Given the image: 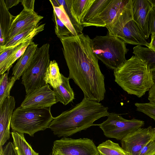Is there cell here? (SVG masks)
Listing matches in <instances>:
<instances>
[{
  "instance_id": "43",
  "label": "cell",
  "mask_w": 155,
  "mask_h": 155,
  "mask_svg": "<svg viewBox=\"0 0 155 155\" xmlns=\"http://www.w3.org/2000/svg\"></svg>"
},
{
  "instance_id": "16",
  "label": "cell",
  "mask_w": 155,
  "mask_h": 155,
  "mask_svg": "<svg viewBox=\"0 0 155 155\" xmlns=\"http://www.w3.org/2000/svg\"><path fill=\"white\" fill-rule=\"evenodd\" d=\"M43 18L35 11L23 9L15 16L10 29L8 40L29 27L38 24Z\"/></svg>"
},
{
  "instance_id": "30",
  "label": "cell",
  "mask_w": 155,
  "mask_h": 155,
  "mask_svg": "<svg viewBox=\"0 0 155 155\" xmlns=\"http://www.w3.org/2000/svg\"><path fill=\"white\" fill-rule=\"evenodd\" d=\"M137 111L142 112L152 118L155 121V103L150 102L148 103L135 104Z\"/></svg>"
},
{
  "instance_id": "13",
  "label": "cell",
  "mask_w": 155,
  "mask_h": 155,
  "mask_svg": "<svg viewBox=\"0 0 155 155\" xmlns=\"http://www.w3.org/2000/svg\"><path fill=\"white\" fill-rule=\"evenodd\" d=\"M129 0H110L104 10L96 17L85 25L90 26L105 27L110 25L128 2Z\"/></svg>"
},
{
  "instance_id": "35",
  "label": "cell",
  "mask_w": 155,
  "mask_h": 155,
  "mask_svg": "<svg viewBox=\"0 0 155 155\" xmlns=\"http://www.w3.org/2000/svg\"><path fill=\"white\" fill-rule=\"evenodd\" d=\"M35 0H21V2L22 5L24 9L34 11Z\"/></svg>"
},
{
  "instance_id": "2",
  "label": "cell",
  "mask_w": 155,
  "mask_h": 155,
  "mask_svg": "<svg viewBox=\"0 0 155 155\" xmlns=\"http://www.w3.org/2000/svg\"><path fill=\"white\" fill-rule=\"evenodd\" d=\"M107 107L84 97L73 108L54 117L48 128L59 137H67L90 127L100 118L108 116Z\"/></svg>"
},
{
  "instance_id": "20",
  "label": "cell",
  "mask_w": 155,
  "mask_h": 155,
  "mask_svg": "<svg viewBox=\"0 0 155 155\" xmlns=\"http://www.w3.org/2000/svg\"><path fill=\"white\" fill-rule=\"evenodd\" d=\"M62 83L59 87L53 89L57 102L66 105L74 99V94L69 83V79L61 74Z\"/></svg>"
},
{
  "instance_id": "28",
  "label": "cell",
  "mask_w": 155,
  "mask_h": 155,
  "mask_svg": "<svg viewBox=\"0 0 155 155\" xmlns=\"http://www.w3.org/2000/svg\"><path fill=\"white\" fill-rule=\"evenodd\" d=\"M52 6L58 18L69 30L72 35L74 36L78 35L63 6L62 5L58 7Z\"/></svg>"
},
{
  "instance_id": "38",
  "label": "cell",
  "mask_w": 155,
  "mask_h": 155,
  "mask_svg": "<svg viewBox=\"0 0 155 155\" xmlns=\"http://www.w3.org/2000/svg\"><path fill=\"white\" fill-rule=\"evenodd\" d=\"M151 39L148 48L155 51V35H151Z\"/></svg>"
},
{
  "instance_id": "39",
  "label": "cell",
  "mask_w": 155,
  "mask_h": 155,
  "mask_svg": "<svg viewBox=\"0 0 155 155\" xmlns=\"http://www.w3.org/2000/svg\"><path fill=\"white\" fill-rule=\"evenodd\" d=\"M150 71L153 83L155 84V66L150 68Z\"/></svg>"
},
{
  "instance_id": "41",
  "label": "cell",
  "mask_w": 155,
  "mask_h": 155,
  "mask_svg": "<svg viewBox=\"0 0 155 155\" xmlns=\"http://www.w3.org/2000/svg\"><path fill=\"white\" fill-rule=\"evenodd\" d=\"M99 155H103L99 153Z\"/></svg>"
},
{
  "instance_id": "25",
  "label": "cell",
  "mask_w": 155,
  "mask_h": 155,
  "mask_svg": "<svg viewBox=\"0 0 155 155\" xmlns=\"http://www.w3.org/2000/svg\"><path fill=\"white\" fill-rule=\"evenodd\" d=\"M100 153L103 155H128L119 144L108 140L97 147Z\"/></svg>"
},
{
  "instance_id": "3",
  "label": "cell",
  "mask_w": 155,
  "mask_h": 155,
  "mask_svg": "<svg viewBox=\"0 0 155 155\" xmlns=\"http://www.w3.org/2000/svg\"><path fill=\"white\" fill-rule=\"evenodd\" d=\"M115 82L128 94L141 97L154 84L150 67L145 62L132 56L114 70Z\"/></svg>"
},
{
  "instance_id": "14",
  "label": "cell",
  "mask_w": 155,
  "mask_h": 155,
  "mask_svg": "<svg viewBox=\"0 0 155 155\" xmlns=\"http://www.w3.org/2000/svg\"><path fill=\"white\" fill-rule=\"evenodd\" d=\"M133 19L146 39L150 35L148 28L149 14L153 9L149 0H132Z\"/></svg>"
},
{
  "instance_id": "31",
  "label": "cell",
  "mask_w": 155,
  "mask_h": 155,
  "mask_svg": "<svg viewBox=\"0 0 155 155\" xmlns=\"http://www.w3.org/2000/svg\"><path fill=\"white\" fill-rule=\"evenodd\" d=\"M21 44L14 47L5 49L0 51V75H1L4 74L3 71L5 64L9 57L19 48Z\"/></svg>"
},
{
  "instance_id": "29",
  "label": "cell",
  "mask_w": 155,
  "mask_h": 155,
  "mask_svg": "<svg viewBox=\"0 0 155 155\" xmlns=\"http://www.w3.org/2000/svg\"><path fill=\"white\" fill-rule=\"evenodd\" d=\"M52 20L54 24L55 33L59 39L72 35L69 30L58 18L53 10Z\"/></svg>"
},
{
  "instance_id": "40",
  "label": "cell",
  "mask_w": 155,
  "mask_h": 155,
  "mask_svg": "<svg viewBox=\"0 0 155 155\" xmlns=\"http://www.w3.org/2000/svg\"><path fill=\"white\" fill-rule=\"evenodd\" d=\"M153 8L155 9V0H149Z\"/></svg>"
},
{
  "instance_id": "27",
  "label": "cell",
  "mask_w": 155,
  "mask_h": 155,
  "mask_svg": "<svg viewBox=\"0 0 155 155\" xmlns=\"http://www.w3.org/2000/svg\"><path fill=\"white\" fill-rule=\"evenodd\" d=\"M33 42L32 41H30L22 44L19 48L12 54L6 61L3 71L4 74L6 71H9L12 64L22 56L27 47Z\"/></svg>"
},
{
  "instance_id": "23",
  "label": "cell",
  "mask_w": 155,
  "mask_h": 155,
  "mask_svg": "<svg viewBox=\"0 0 155 155\" xmlns=\"http://www.w3.org/2000/svg\"><path fill=\"white\" fill-rule=\"evenodd\" d=\"M134 56L146 62L150 68L155 66V51L141 45L133 48Z\"/></svg>"
},
{
  "instance_id": "32",
  "label": "cell",
  "mask_w": 155,
  "mask_h": 155,
  "mask_svg": "<svg viewBox=\"0 0 155 155\" xmlns=\"http://www.w3.org/2000/svg\"><path fill=\"white\" fill-rule=\"evenodd\" d=\"M138 155H155V140L150 141L145 146Z\"/></svg>"
},
{
  "instance_id": "18",
  "label": "cell",
  "mask_w": 155,
  "mask_h": 155,
  "mask_svg": "<svg viewBox=\"0 0 155 155\" xmlns=\"http://www.w3.org/2000/svg\"><path fill=\"white\" fill-rule=\"evenodd\" d=\"M38 45L34 42L30 45L13 67L12 75L17 80L20 79L31 64L38 48Z\"/></svg>"
},
{
  "instance_id": "8",
  "label": "cell",
  "mask_w": 155,
  "mask_h": 155,
  "mask_svg": "<svg viewBox=\"0 0 155 155\" xmlns=\"http://www.w3.org/2000/svg\"><path fill=\"white\" fill-rule=\"evenodd\" d=\"M144 122L133 118L127 120L115 113H110L106 120L97 124L107 137L121 140L127 135L144 126Z\"/></svg>"
},
{
  "instance_id": "24",
  "label": "cell",
  "mask_w": 155,
  "mask_h": 155,
  "mask_svg": "<svg viewBox=\"0 0 155 155\" xmlns=\"http://www.w3.org/2000/svg\"><path fill=\"white\" fill-rule=\"evenodd\" d=\"M9 71L1 76L0 79V105L8 97L10 96V92L16 81L14 76L8 78Z\"/></svg>"
},
{
  "instance_id": "7",
  "label": "cell",
  "mask_w": 155,
  "mask_h": 155,
  "mask_svg": "<svg viewBox=\"0 0 155 155\" xmlns=\"http://www.w3.org/2000/svg\"><path fill=\"white\" fill-rule=\"evenodd\" d=\"M49 49L48 43L38 48L31 64L22 76L21 83L26 94L46 85L44 77L50 61Z\"/></svg>"
},
{
  "instance_id": "42",
  "label": "cell",
  "mask_w": 155,
  "mask_h": 155,
  "mask_svg": "<svg viewBox=\"0 0 155 155\" xmlns=\"http://www.w3.org/2000/svg\"><path fill=\"white\" fill-rule=\"evenodd\" d=\"M50 155H53L52 154H50Z\"/></svg>"
},
{
  "instance_id": "5",
  "label": "cell",
  "mask_w": 155,
  "mask_h": 155,
  "mask_svg": "<svg viewBox=\"0 0 155 155\" xmlns=\"http://www.w3.org/2000/svg\"><path fill=\"white\" fill-rule=\"evenodd\" d=\"M132 3V0H129L112 23L106 27L107 33L118 38L125 44L144 45L148 48L149 43L133 19Z\"/></svg>"
},
{
  "instance_id": "37",
  "label": "cell",
  "mask_w": 155,
  "mask_h": 155,
  "mask_svg": "<svg viewBox=\"0 0 155 155\" xmlns=\"http://www.w3.org/2000/svg\"><path fill=\"white\" fill-rule=\"evenodd\" d=\"M148 99L150 102L155 103V84H154L149 91Z\"/></svg>"
},
{
  "instance_id": "12",
  "label": "cell",
  "mask_w": 155,
  "mask_h": 155,
  "mask_svg": "<svg viewBox=\"0 0 155 155\" xmlns=\"http://www.w3.org/2000/svg\"><path fill=\"white\" fill-rule=\"evenodd\" d=\"M57 102L53 90L47 84L27 93L20 106L24 108H50Z\"/></svg>"
},
{
  "instance_id": "21",
  "label": "cell",
  "mask_w": 155,
  "mask_h": 155,
  "mask_svg": "<svg viewBox=\"0 0 155 155\" xmlns=\"http://www.w3.org/2000/svg\"><path fill=\"white\" fill-rule=\"evenodd\" d=\"M44 80L46 84H49L53 89L62 84L61 73L60 72L58 64L55 60L50 61L45 73Z\"/></svg>"
},
{
  "instance_id": "22",
  "label": "cell",
  "mask_w": 155,
  "mask_h": 155,
  "mask_svg": "<svg viewBox=\"0 0 155 155\" xmlns=\"http://www.w3.org/2000/svg\"><path fill=\"white\" fill-rule=\"evenodd\" d=\"M13 143L18 155H39L25 140L24 134L13 131L11 133Z\"/></svg>"
},
{
  "instance_id": "15",
  "label": "cell",
  "mask_w": 155,
  "mask_h": 155,
  "mask_svg": "<svg viewBox=\"0 0 155 155\" xmlns=\"http://www.w3.org/2000/svg\"><path fill=\"white\" fill-rule=\"evenodd\" d=\"M15 104L14 97L10 96L0 105V147L10 138V127Z\"/></svg>"
},
{
  "instance_id": "11",
  "label": "cell",
  "mask_w": 155,
  "mask_h": 155,
  "mask_svg": "<svg viewBox=\"0 0 155 155\" xmlns=\"http://www.w3.org/2000/svg\"><path fill=\"white\" fill-rule=\"evenodd\" d=\"M62 5L78 34L82 33V23L95 0H56Z\"/></svg>"
},
{
  "instance_id": "9",
  "label": "cell",
  "mask_w": 155,
  "mask_h": 155,
  "mask_svg": "<svg viewBox=\"0 0 155 155\" xmlns=\"http://www.w3.org/2000/svg\"><path fill=\"white\" fill-rule=\"evenodd\" d=\"M53 155H99L93 140L87 138L63 137L53 143Z\"/></svg>"
},
{
  "instance_id": "1",
  "label": "cell",
  "mask_w": 155,
  "mask_h": 155,
  "mask_svg": "<svg viewBox=\"0 0 155 155\" xmlns=\"http://www.w3.org/2000/svg\"><path fill=\"white\" fill-rule=\"evenodd\" d=\"M91 38L83 33L60 38L68 68V77L83 91L84 97L98 102L104 98V77L93 53Z\"/></svg>"
},
{
  "instance_id": "33",
  "label": "cell",
  "mask_w": 155,
  "mask_h": 155,
  "mask_svg": "<svg viewBox=\"0 0 155 155\" xmlns=\"http://www.w3.org/2000/svg\"><path fill=\"white\" fill-rule=\"evenodd\" d=\"M0 155H18L14 144L8 142L3 147H0Z\"/></svg>"
},
{
  "instance_id": "10",
  "label": "cell",
  "mask_w": 155,
  "mask_h": 155,
  "mask_svg": "<svg viewBox=\"0 0 155 155\" xmlns=\"http://www.w3.org/2000/svg\"><path fill=\"white\" fill-rule=\"evenodd\" d=\"M155 140V127L140 128L120 140L121 147L128 155H138L149 142Z\"/></svg>"
},
{
  "instance_id": "19",
  "label": "cell",
  "mask_w": 155,
  "mask_h": 155,
  "mask_svg": "<svg viewBox=\"0 0 155 155\" xmlns=\"http://www.w3.org/2000/svg\"><path fill=\"white\" fill-rule=\"evenodd\" d=\"M15 16L6 8L5 0H0V47L4 46L8 41L9 31Z\"/></svg>"
},
{
  "instance_id": "6",
  "label": "cell",
  "mask_w": 155,
  "mask_h": 155,
  "mask_svg": "<svg viewBox=\"0 0 155 155\" xmlns=\"http://www.w3.org/2000/svg\"><path fill=\"white\" fill-rule=\"evenodd\" d=\"M93 52L97 59L114 70L126 61L128 51L125 43L117 37L107 33L105 36H97L91 39Z\"/></svg>"
},
{
  "instance_id": "36",
  "label": "cell",
  "mask_w": 155,
  "mask_h": 155,
  "mask_svg": "<svg viewBox=\"0 0 155 155\" xmlns=\"http://www.w3.org/2000/svg\"><path fill=\"white\" fill-rule=\"evenodd\" d=\"M21 1V0H5V2L6 8L8 10L12 7L18 5Z\"/></svg>"
},
{
  "instance_id": "4",
  "label": "cell",
  "mask_w": 155,
  "mask_h": 155,
  "mask_svg": "<svg viewBox=\"0 0 155 155\" xmlns=\"http://www.w3.org/2000/svg\"><path fill=\"white\" fill-rule=\"evenodd\" d=\"M50 108L18 107L13 112L10 127L13 131L33 137L48 128L53 119Z\"/></svg>"
},
{
  "instance_id": "26",
  "label": "cell",
  "mask_w": 155,
  "mask_h": 155,
  "mask_svg": "<svg viewBox=\"0 0 155 155\" xmlns=\"http://www.w3.org/2000/svg\"><path fill=\"white\" fill-rule=\"evenodd\" d=\"M110 0H95L85 16L82 23L84 26L96 17L102 12Z\"/></svg>"
},
{
  "instance_id": "34",
  "label": "cell",
  "mask_w": 155,
  "mask_h": 155,
  "mask_svg": "<svg viewBox=\"0 0 155 155\" xmlns=\"http://www.w3.org/2000/svg\"><path fill=\"white\" fill-rule=\"evenodd\" d=\"M148 25L150 35H155V9L153 8L150 12Z\"/></svg>"
},
{
  "instance_id": "17",
  "label": "cell",
  "mask_w": 155,
  "mask_h": 155,
  "mask_svg": "<svg viewBox=\"0 0 155 155\" xmlns=\"http://www.w3.org/2000/svg\"><path fill=\"white\" fill-rule=\"evenodd\" d=\"M45 24L31 26L9 40L3 46L0 47V51L4 49L13 48L30 41L44 29Z\"/></svg>"
}]
</instances>
